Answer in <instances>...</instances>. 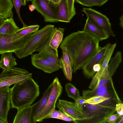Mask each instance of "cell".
<instances>
[{
  "instance_id": "6da1fadb",
  "label": "cell",
  "mask_w": 123,
  "mask_h": 123,
  "mask_svg": "<svg viewBox=\"0 0 123 123\" xmlns=\"http://www.w3.org/2000/svg\"><path fill=\"white\" fill-rule=\"evenodd\" d=\"M99 41L83 31L72 33L66 37L60 48L68 54L71 62L73 72L75 73L97 52Z\"/></svg>"
},
{
  "instance_id": "7a4b0ae2",
  "label": "cell",
  "mask_w": 123,
  "mask_h": 123,
  "mask_svg": "<svg viewBox=\"0 0 123 123\" xmlns=\"http://www.w3.org/2000/svg\"><path fill=\"white\" fill-rule=\"evenodd\" d=\"M10 92L12 107L18 110L33 103L39 95V86L31 77L14 84Z\"/></svg>"
},
{
  "instance_id": "3957f363",
  "label": "cell",
  "mask_w": 123,
  "mask_h": 123,
  "mask_svg": "<svg viewBox=\"0 0 123 123\" xmlns=\"http://www.w3.org/2000/svg\"><path fill=\"white\" fill-rule=\"evenodd\" d=\"M54 28L53 25H47L32 33L23 47L14 52L17 57L21 59L32 54L46 40Z\"/></svg>"
},
{
  "instance_id": "277c9868",
  "label": "cell",
  "mask_w": 123,
  "mask_h": 123,
  "mask_svg": "<svg viewBox=\"0 0 123 123\" xmlns=\"http://www.w3.org/2000/svg\"><path fill=\"white\" fill-rule=\"evenodd\" d=\"M83 110L86 115V119L81 121H74L75 123H105L106 119L116 111L115 107L111 105L99 104L91 105L84 103Z\"/></svg>"
},
{
  "instance_id": "5b68a950",
  "label": "cell",
  "mask_w": 123,
  "mask_h": 123,
  "mask_svg": "<svg viewBox=\"0 0 123 123\" xmlns=\"http://www.w3.org/2000/svg\"><path fill=\"white\" fill-rule=\"evenodd\" d=\"M32 74L25 69L14 67L3 69L0 75V87L11 85L26 80Z\"/></svg>"
},
{
  "instance_id": "8992f818",
  "label": "cell",
  "mask_w": 123,
  "mask_h": 123,
  "mask_svg": "<svg viewBox=\"0 0 123 123\" xmlns=\"http://www.w3.org/2000/svg\"><path fill=\"white\" fill-rule=\"evenodd\" d=\"M31 34L24 36L16 33L0 34V54L7 52H14L19 50L24 46Z\"/></svg>"
},
{
  "instance_id": "52a82bcc",
  "label": "cell",
  "mask_w": 123,
  "mask_h": 123,
  "mask_svg": "<svg viewBox=\"0 0 123 123\" xmlns=\"http://www.w3.org/2000/svg\"><path fill=\"white\" fill-rule=\"evenodd\" d=\"M81 11L85 14L87 19L102 29L109 37H115L109 19L106 16L90 8L84 7Z\"/></svg>"
},
{
  "instance_id": "ba28073f",
  "label": "cell",
  "mask_w": 123,
  "mask_h": 123,
  "mask_svg": "<svg viewBox=\"0 0 123 123\" xmlns=\"http://www.w3.org/2000/svg\"><path fill=\"white\" fill-rule=\"evenodd\" d=\"M52 83L53 87L47 104L37 117L35 123L42 121L50 111L55 108L57 101L62 93V87L57 77L54 79Z\"/></svg>"
},
{
  "instance_id": "9c48e42d",
  "label": "cell",
  "mask_w": 123,
  "mask_h": 123,
  "mask_svg": "<svg viewBox=\"0 0 123 123\" xmlns=\"http://www.w3.org/2000/svg\"><path fill=\"white\" fill-rule=\"evenodd\" d=\"M31 2L35 9L43 17L45 22H58L55 7L50 1L47 0H32Z\"/></svg>"
},
{
  "instance_id": "30bf717a",
  "label": "cell",
  "mask_w": 123,
  "mask_h": 123,
  "mask_svg": "<svg viewBox=\"0 0 123 123\" xmlns=\"http://www.w3.org/2000/svg\"><path fill=\"white\" fill-rule=\"evenodd\" d=\"M111 44L107 43L103 47L99 46L96 53L82 66L83 73L88 78L92 77L95 73L93 68L97 64L101 63L104 59L108 48Z\"/></svg>"
},
{
  "instance_id": "8fae6325",
  "label": "cell",
  "mask_w": 123,
  "mask_h": 123,
  "mask_svg": "<svg viewBox=\"0 0 123 123\" xmlns=\"http://www.w3.org/2000/svg\"><path fill=\"white\" fill-rule=\"evenodd\" d=\"M56 107L62 112L74 118L75 120L81 121L87 118L83 111L76 106L75 102L59 99Z\"/></svg>"
},
{
  "instance_id": "7c38bea8",
  "label": "cell",
  "mask_w": 123,
  "mask_h": 123,
  "mask_svg": "<svg viewBox=\"0 0 123 123\" xmlns=\"http://www.w3.org/2000/svg\"><path fill=\"white\" fill-rule=\"evenodd\" d=\"M52 31L44 42L36 49V51L41 54L45 59L61 68L60 61L58 57L57 50L54 49L49 45Z\"/></svg>"
},
{
  "instance_id": "4fadbf2b",
  "label": "cell",
  "mask_w": 123,
  "mask_h": 123,
  "mask_svg": "<svg viewBox=\"0 0 123 123\" xmlns=\"http://www.w3.org/2000/svg\"><path fill=\"white\" fill-rule=\"evenodd\" d=\"M10 86L0 87V118L8 123L7 116L10 108Z\"/></svg>"
},
{
  "instance_id": "5bb4252c",
  "label": "cell",
  "mask_w": 123,
  "mask_h": 123,
  "mask_svg": "<svg viewBox=\"0 0 123 123\" xmlns=\"http://www.w3.org/2000/svg\"><path fill=\"white\" fill-rule=\"evenodd\" d=\"M31 60L33 66L46 73L51 74L60 68L57 65L45 59L38 53L31 54Z\"/></svg>"
},
{
  "instance_id": "9a60e30c",
  "label": "cell",
  "mask_w": 123,
  "mask_h": 123,
  "mask_svg": "<svg viewBox=\"0 0 123 123\" xmlns=\"http://www.w3.org/2000/svg\"><path fill=\"white\" fill-rule=\"evenodd\" d=\"M53 84L52 83L49 85L44 92L41 99L32 105L31 116L32 123H35V121L37 117L46 105Z\"/></svg>"
},
{
  "instance_id": "2e32d148",
  "label": "cell",
  "mask_w": 123,
  "mask_h": 123,
  "mask_svg": "<svg viewBox=\"0 0 123 123\" xmlns=\"http://www.w3.org/2000/svg\"><path fill=\"white\" fill-rule=\"evenodd\" d=\"M83 31L91 34L99 41L106 39L109 37L102 29L87 19Z\"/></svg>"
},
{
  "instance_id": "e0dca14e",
  "label": "cell",
  "mask_w": 123,
  "mask_h": 123,
  "mask_svg": "<svg viewBox=\"0 0 123 123\" xmlns=\"http://www.w3.org/2000/svg\"><path fill=\"white\" fill-rule=\"evenodd\" d=\"M32 105L26 106L18 110L13 123H32L31 113Z\"/></svg>"
},
{
  "instance_id": "ac0fdd59",
  "label": "cell",
  "mask_w": 123,
  "mask_h": 123,
  "mask_svg": "<svg viewBox=\"0 0 123 123\" xmlns=\"http://www.w3.org/2000/svg\"><path fill=\"white\" fill-rule=\"evenodd\" d=\"M55 7L58 22L69 23L70 22L66 0H61Z\"/></svg>"
},
{
  "instance_id": "d6986e66",
  "label": "cell",
  "mask_w": 123,
  "mask_h": 123,
  "mask_svg": "<svg viewBox=\"0 0 123 123\" xmlns=\"http://www.w3.org/2000/svg\"><path fill=\"white\" fill-rule=\"evenodd\" d=\"M82 95L83 97L86 99L96 96L109 97L106 84L99 86L91 90H84Z\"/></svg>"
},
{
  "instance_id": "ffe728a7",
  "label": "cell",
  "mask_w": 123,
  "mask_h": 123,
  "mask_svg": "<svg viewBox=\"0 0 123 123\" xmlns=\"http://www.w3.org/2000/svg\"><path fill=\"white\" fill-rule=\"evenodd\" d=\"M65 29L63 28H54L52 31L49 45L54 49H57L62 42Z\"/></svg>"
},
{
  "instance_id": "44dd1931",
  "label": "cell",
  "mask_w": 123,
  "mask_h": 123,
  "mask_svg": "<svg viewBox=\"0 0 123 123\" xmlns=\"http://www.w3.org/2000/svg\"><path fill=\"white\" fill-rule=\"evenodd\" d=\"M13 18L5 19L0 28V34H10L16 33L19 29Z\"/></svg>"
},
{
  "instance_id": "7402d4cb",
  "label": "cell",
  "mask_w": 123,
  "mask_h": 123,
  "mask_svg": "<svg viewBox=\"0 0 123 123\" xmlns=\"http://www.w3.org/2000/svg\"><path fill=\"white\" fill-rule=\"evenodd\" d=\"M14 6L11 0H0V17L5 19L13 17Z\"/></svg>"
},
{
  "instance_id": "603a6c76",
  "label": "cell",
  "mask_w": 123,
  "mask_h": 123,
  "mask_svg": "<svg viewBox=\"0 0 123 123\" xmlns=\"http://www.w3.org/2000/svg\"><path fill=\"white\" fill-rule=\"evenodd\" d=\"M0 60V68L5 69L14 67L17 64L16 59L12 56V52L2 54Z\"/></svg>"
},
{
  "instance_id": "cb8c5ba5",
  "label": "cell",
  "mask_w": 123,
  "mask_h": 123,
  "mask_svg": "<svg viewBox=\"0 0 123 123\" xmlns=\"http://www.w3.org/2000/svg\"><path fill=\"white\" fill-rule=\"evenodd\" d=\"M122 60V53L120 51H118L114 57L111 58L108 66V70L111 78L115 73Z\"/></svg>"
},
{
  "instance_id": "d4e9b609",
  "label": "cell",
  "mask_w": 123,
  "mask_h": 123,
  "mask_svg": "<svg viewBox=\"0 0 123 123\" xmlns=\"http://www.w3.org/2000/svg\"><path fill=\"white\" fill-rule=\"evenodd\" d=\"M61 65V68L66 78L68 80L71 81L72 80L73 70L71 61L68 62H64L61 57L60 59Z\"/></svg>"
},
{
  "instance_id": "484cf974",
  "label": "cell",
  "mask_w": 123,
  "mask_h": 123,
  "mask_svg": "<svg viewBox=\"0 0 123 123\" xmlns=\"http://www.w3.org/2000/svg\"><path fill=\"white\" fill-rule=\"evenodd\" d=\"M65 87L68 96L75 101L81 97L79 90L71 83H67Z\"/></svg>"
},
{
  "instance_id": "4316f807",
  "label": "cell",
  "mask_w": 123,
  "mask_h": 123,
  "mask_svg": "<svg viewBox=\"0 0 123 123\" xmlns=\"http://www.w3.org/2000/svg\"><path fill=\"white\" fill-rule=\"evenodd\" d=\"M109 0H75V1L83 6L92 7L101 6Z\"/></svg>"
},
{
  "instance_id": "83f0119b",
  "label": "cell",
  "mask_w": 123,
  "mask_h": 123,
  "mask_svg": "<svg viewBox=\"0 0 123 123\" xmlns=\"http://www.w3.org/2000/svg\"><path fill=\"white\" fill-rule=\"evenodd\" d=\"M39 27V26L38 25H27L19 29L16 33L23 36H25L31 34L37 31Z\"/></svg>"
},
{
  "instance_id": "f1b7e54d",
  "label": "cell",
  "mask_w": 123,
  "mask_h": 123,
  "mask_svg": "<svg viewBox=\"0 0 123 123\" xmlns=\"http://www.w3.org/2000/svg\"><path fill=\"white\" fill-rule=\"evenodd\" d=\"M110 99L109 97L96 96L86 99L85 101V103L91 105L97 104L109 100Z\"/></svg>"
},
{
  "instance_id": "f546056e",
  "label": "cell",
  "mask_w": 123,
  "mask_h": 123,
  "mask_svg": "<svg viewBox=\"0 0 123 123\" xmlns=\"http://www.w3.org/2000/svg\"><path fill=\"white\" fill-rule=\"evenodd\" d=\"M69 18L71 20L76 14L74 3L75 0H66Z\"/></svg>"
},
{
  "instance_id": "4dcf8cb0",
  "label": "cell",
  "mask_w": 123,
  "mask_h": 123,
  "mask_svg": "<svg viewBox=\"0 0 123 123\" xmlns=\"http://www.w3.org/2000/svg\"><path fill=\"white\" fill-rule=\"evenodd\" d=\"M62 112L59 110L57 111L55 108L52 109L45 117L44 119L49 118H54L60 119Z\"/></svg>"
},
{
  "instance_id": "1f68e13d",
  "label": "cell",
  "mask_w": 123,
  "mask_h": 123,
  "mask_svg": "<svg viewBox=\"0 0 123 123\" xmlns=\"http://www.w3.org/2000/svg\"><path fill=\"white\" fill-rule=\"evenodd\" d=\"M13 4L16 9L19 19L23 25V26H25L26 25L23 21L20 13V9L21 6H22V3L21 0H12Z\"/></svg>"
},
{
  "instance_id": "d6a6232c",
  "label": "cell",
  "mask_w": 123,
  "mask_h": 123,
  "mask_svg": "<svg viewBox=\"0 0 123 123\" xmlns=\"http://www.w3.org/2000/svg\"><path fill=\"white\" fill-rule=\"evenodd\" d=\"M86 100L82 96L78 98L75 101V104L77 107L80 109L83 110V107L85 101Z\"/></svg>"
},
{
  "instance_id": "836d02e7",
  "label": "cell",
  "mask_w": 123,
  "mask_h": 123,
  "mask_svg": "<svg viewBox=\"0 0 123 123\" xmlns=\"http://www.w3.org/2000/svg\"><path fill=\"white\" fill-rule=\"evenodd\" d=\"M120 116L117 113L114 114H113L107 117L106 120L107 123H114Z\"/></svg>"
},
{
  "instance_id": "e575fe53",
  "label": "cell",
  "mask_w": 123,
  "mask_h": 123,
  "mask_svg": "<svg viewBox=\"0 0 123 123\" xmlns=\"http://www.w3.org/2000/svg\"><path fill=\"white\" fill-rule=\"evenodd\" d=\"M115 109L117 113L120 116L123 115V103H120L116 105Z\"/></svg>"
},
{
  "instance_id": "d590c367",
  "label": "cell",
  "mask_w": 123,
  "mask_h": 123,
  "mask_svg": "<svg viewBox=\"0 0 123 123\" xmlns=\"http://www.w3.org/2000/svg\"><path fill=\"white\" fill-rule=\"evenodd\" d=\"M60 120L69 122H73L75 120L74 118L67 115L62 112Z\"/></svg>"
},
{
  "instance_id": "8d00e7d4",
  "label": "cell",
  "mask_w": 123,
  "mask_h": 123,
  "mask_svg": "<svg viewBox=\"0 0 123 123\" xmlns=\"http://www.w3.org/2000/svg\"><path fill=\"white\" fill-rule=\"evenodd\" d=\"M101 63L97 64L94 65L93 66V69L94 72L95 74L100 70L101 68Z\"/></svg>"
},
{
  "instance_id": "74e56055",
  "label": "cell",
  "mask_w": 123,
  "mask_h": 123,
  "mask_svg": "<svg viewBox=\"0 0 123 123\" xmlns=\"http://www.w3.org/2000/svg\"><path fill=\"white\" fill-rule=\"evenodd\" d=\"M61 0H50V2L54 6L57 5Z\"/></svg>"
},
{
  "instance_id": "f35d334b",
  "label": "cell",
  "mask_w": 123,
  "mask_h": 123,
  "mask_svg": "<svg viewBox=\"0 0 123 123\" xmlns=\"http://www.w3.org/2000/svg\"><path fill=\"white\" fill-rule=\"evenodd\" d=\"M123 14L120 17V23L119 24L120 25L121 27L123 28Z\"/></svg>"
},
{
  "instance_id": "ab89813d",
  "label": "cell",
  "mask_w": 123,
  "mask_h": 123,
  "mask_svg": "<svg viewBox=\"0 0 123 123\" xmlns=\"http://www.w3.org/2000/svg\"><path fill=\"white\" fill-rule=\"evenodd\" d=\"M29 9L32 12L35 9V7L32 4L29 6Z\"/></svg>"
},
{
  "instance_id": "60d3db41",
  "label": "cell",
  "mask_w": 123,
  "mask_h": 123,
  "mask_svg": "<svg viewBox=\"0 0 123 123\" xmlns=\"http://www.w3.org/2000/svg\"><path fill=\"white\" fill-rule=\"evenodd\" d=\"M5 19L0 17V28L4 22Z\"/></svg>"
},
{
  "instance_id": "b9f144b4",
  "label": "cell",
  "mask_w": 123,
  "mask_h": 123,
  "mask_svg": "<svg viewBox=\"0 0 123 123\" xmlns=\"http://www.w3.org/2000/svg\"><path fill=\"white\" fill-rule=\"evenodd\" d=\"M22 3V6H25L26 4V0H21Z\"/></svg>"
},
{
  "instance_id": "7bdbcfd3",
  "label": "cell",
  "mask_w": 123,
  "mask_h": 123,
  "mask_svg": "<svg viewBox=\"0 0 123 123\" xmlns=\"http://www.w3.org/2000/svg\"><path fill=\"white\" fill-rule=\"evenodd\" d=\"M0 123H5V122L0 118Z\"/></svg>"
},
{
  "instance_id": "ee69618b",
  "label": "cell",
  "mask_w": 123,
  "mask_h": 123,
  "mask_svg": "<svg viewBox=\"0 0 123 123\" xmlns=\"http://www.w3.org/2000/svg\"><path fill=\"white\" fill-rule=\"evenodd\" d=\"M48 1H50V0H47Z\"/></svg>"
}]
</instances>
